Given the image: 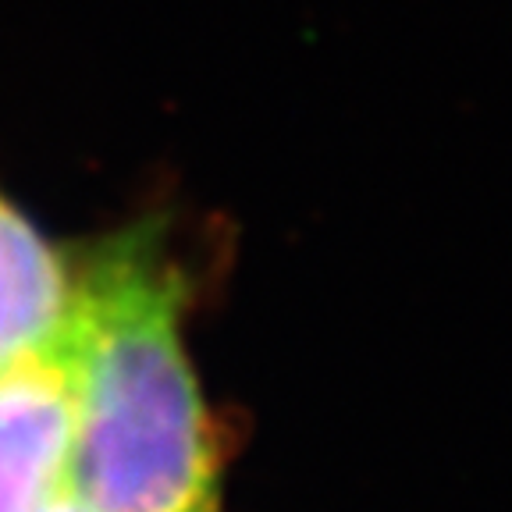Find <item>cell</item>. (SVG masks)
I'll return each instance as SVG.
<instances>
[{"instance_id": "6da1fadb", "label": "cell", "mask_w": 512, "mask_h": 512, "mask_svg": "<svg viewBox=\"0 0 512 512\" xmlns=\"http://www.w3.org/2000/svg\"><path fill=\"white\" fill-rule=\"evenodd\" d=\"M182 313L185 281L146 228L72 274L68 484L93 512H221V456Z\"/></svg>"}, {"instance_id": "277c9868", "label": "cell", "mask_w": 512, "mask_h": 512, "mask_svg": "<svg viewBox=\"0 0 512 512\" xmlns=\"http://www.w3.org/2000/svg\"><path fill=\"white\" fill-rule=\"evenodd\" d=\"M32 512H93V509H89V505L79 498V491L64 480V484H57V488L50 491V495L43 498V502L36 505Z\"/></svg>"}, {"instance_id": "3957f363", "label": "cell", "mask_w": 512, "mask_h": 512, "mask_svg": "<svg viewBox=\"0 0 512 512\" xmlns=\"http://www.w3.org/2000/svg\"><path fill=\"white\" fill-rule=\"evenodd\" d=\"M68 310L72 271L8 200H0V367L54 338Z\"/></svg>"}, {"instance_id": "7a4b0ae2", "label": "cell", "mask_w": 512, "mask_h": 512, "mask_svg": "<svg viewBox=\"0 0 512 512\" xmlns=\"http://www.w3.org/2000/svg\"><path fill=\"white\" fill-rule=\"evenodd\" d=\"M72 452V335L0 367V512H32L68 480Z\"/></svg>"}]
</instances>
